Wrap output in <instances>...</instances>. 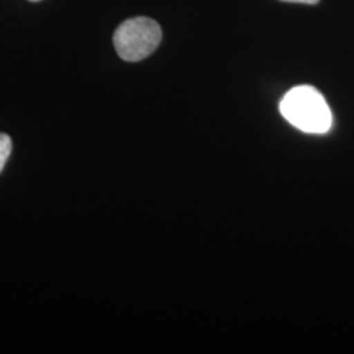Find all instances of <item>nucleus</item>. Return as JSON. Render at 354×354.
<instances>
[{"label": "nucleus", "mask_w": 354, "mask_h": 354, "mask_svg": "<svg viewBox=\"0 0 354 354\" xmlns=\"http://www.w3.org/2000/svg\"><path fill=\"white\" fill-rule=\"evenodd\" d=\"M279 111L292 127L310 134H324L332 127V113L323 95L311 86L290 89L279 104Z\"/></svg>", "instance_id": "1"}, {"label": "nucleus", "mask_w": 354, "mask_h": 354, "mask_svg": "<svg viewBox=\"0 0 354 354\" xmlns=\"http://www.w3.org/2000/svg\"><path fill=\"white\" fill-rule=\"evenodd\" d=\"M162 41V29L149 17H133L115 29L114 48L127 62H138L149 57Z\"/></svg>", "instance_id": "2"}, {"label": "nucleus", "mask_w": 354, "mask_h": 354, "mask_svg": "<svg viewBox=\"0 0 354 354\" xmlns=\"http://www.w3.org/2000/svg\"><path fill=\"white\" fill-rule=\"evenodd\" d=\"M12 151V140L6 133H0V172L3 171Z\"/></svg>", "instance_id": "3"}, {"label": "nucleus", "mask_w": 354, "mask_h": 354, "mask_svg": "<svg viewBox=\"0 0 354 354\" xmlns=\"http://www.w3.org/2000/svg\"><path fill=\"white\" fill-rule=\"evenodd\" d=\"M281 1H288V3H304V4H317L319 0H281Z\"/></svg>", "instance_id": "4"}, {"label": "nucleus", "mask_w": 354, "mask_h": 354, "mask_svg": "<svg viewBox=\"0 0 354 354\" xmlns=\"http://www.w3.org/2000/svg\"><path fill=\"white\" fill-rule=\"evenodd\" d=\"M30 1H39V0H30Z\"/></svg>", "instance_id": "5"}]
</instances>
